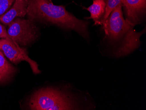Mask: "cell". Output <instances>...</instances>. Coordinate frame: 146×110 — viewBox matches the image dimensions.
<instances>
[{
    "label": "cell",
    "instance_id": "6da1fadb",
    "mask_svg": "<svg viewBox=\"0 0 146 110\" xmlns=\"http://www.w3.org/2000/svg\"><path fill=\"white\" fill-rule=\"evenodd\" d=\"M122 5L112 11L102 24L105 37L115 45L113 54L116 57H122L132 53L140 46V37L144 33H138L133 26L123 15Z\"/></svg>",
    "mask_w": 146,
    "mask_h": 110
},
{
    "label": "cell",
    "instance_id": "7a4b0ae2",
    "mask_svg": "<svg viewBox=\"0 0 146 110\" xmlns=\"http://www.w3.org/2000/svg\"><path fill=\"white\" fill-rule=\"evenodd\" d=\"M30 19L45 21L65 29L74 30L88 38V22L80 20L63 6H57L50 0H28L27 13Z\"/></svg>",
    "mask_w": 146,
    "mask_h": 110
},
{
    "label": "cell",
    "instance_id": "3957f363",
    "mask_svg": "<svg viewBox=\"0 0 146 110\" xmlns=\"http://www.w3.org/2000/svg\"><path fill=\"white\" fill-rule=\"evenodd\" d=\"M29 108L34 110H78L74 99L60 90L47 87L36 92L31 97Z\"/></svg>",
    "mask_w": 146,
    "mask_h": 110
},
{
    "label": "cell",
    "instance_id": "277c9868",
    "mask_svg": "<svg viewBox=\"0 0 146 110\" xmlns=\"http://www.w3.org/2000/svg\"><path fill=\"white\" fill-rule=\"evenodd\" d=\"M8 34L9 38L18 44L28 45L38 37L37 28L31 19L16 18L9 25Z\"/></svg>",
    "mask_w": 146,
    "mask_h": 110
},
{
    "label": "cell",
    "instance_id": "5b68a950",
    "mask_svg": "<svg viewBox=\"0 0 146 110\" xmlns=\"http://www.w3.org/2000/svg\"><path fill=\"white\" fill-rule=\"evenodd\" d=\"M1 50L3 51L5 55L13 63L16 64L23 61H26L29 63L34 73H40L38 64L29 58L25 49L20 47L17 43L10 39H1Z\"/></svg>",
    "mask_w": 146,
    "mask_h": 110
},
{
    "label": "cell",
    "instance_id": "8992f818",
    "mask_svg": "<svg viewBox=\"0 0 146 110\" xmlns=\"http://www.w3.org/2000/svg\"><path fill=\"white\" fill-rule=\"evenodd\" d=\"M125 8L127 19L133 26L141 23L145 13L146 0H122Z\"/></svg>",
    "mask_w": 146,
    "mask_h": 110
},
{
    "label": "cell",
    "instance_id": "52a82bcc",
    "mask_svg": "<svg viewBox=\"0 0 146 110\" xmlns=\"http://www.w3.org/2000/svg\"><path fill=\"white\" fill-rule=\"evenodd\" d=\"M28 5V0H15L13 6L0 16V21L9 25L16 18L24 17L27 13Z\"/></svg>",
    "mask_w": 146,
    "mask_h": 110
},
{
    "label": "cell",
    "instance_id": "ba28073f",
    "mask_svg": "<svg viewBox=\"0 0 146 110\" xmlns=\"http://www.w3.org/2000/svg\"><path fill=\"white\" fill-rule=\"evenodd\" d=\"M106 5L104 0H94L92 5L87 9L91 14L90 19H92L95 25H101L105 13Z\"/></svg>",
    "mask_w": 146,
    "mask_h": 110
},
{
    "label": "cell",
    "instance_id": "9c48e42d",
    "mask_svg": "<svg viewBox=\"0 0 146 110\" xmlns=\"http://www.w3.org/2000/svg\"><path fill=\"white\" fill-rule=\"evenodd\" d=\"M15 71L14 68L7 61L0 51V82L7 79Z\"/></svg>",
    "mask_w": 146,
    "mask_h": 110
},
{
    "label": "cell",
    "instance_id": "30bf717a",
    "mask_svg": "<svg viewBox=\"0 0 146 110\" xmlns=\"http://www.w3.org/2000/svg\"><path fill=\"white\" fill-rule=\"evenodd\" d=\"M106 3L105 13L102 20L101 25L102 24L108 19L112 11L116 7L120 5H122V0H106Z\"/></svg>",
    "mask_w": 146,
    "mask_h": 110
},
{
    "label": "cell",
    "instance_id": "8fae6325",
    "mask_svg": "<svg viewBox=\"0 0 146 110\" xmlns=\"http://www.w3.org/2000/svg\"><path fill=\"white\" fill-rule=\"evenodd\" d=\"M15 0H0V16L9 10Z\"/></svg>",
    "mask_w": 146,
    "mask_h": 110
},
{
    "label": "cell",
    "instance_id": "7c38bea8",
    "mask_svg": "<svg viewBox=\"0 0 146 110\" xmlns=\"http://www.w3.org/2000/svg\"><path fill=\"white\" fill-rule=\"evenodd\" d=\"M0 38H9L8 33L7 32L5 27L0 24Z\"/></svg>",
    "mask_w": 146,
    "mask_h": 110
},
{
    "label": "cell",
    "instance_id": "4fadbf2b",
    "mask_svg": "<svg viewBox=\"0 0 146 110\" xmlns=\"http://www.w3.org/2000/svg\"><path fill=\"white\" fill-rule=\"evenodd\" d=\"M1 40H0V50H1Z\"/></svg>",
    "mask_w": 146,
    "mask_h": 110
}]
</instances>
